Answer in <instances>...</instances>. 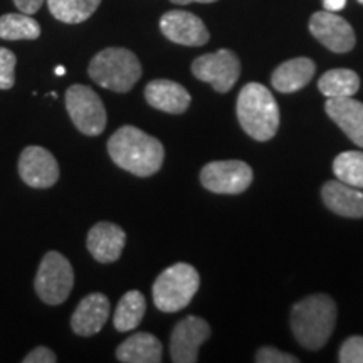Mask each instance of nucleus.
Returning a JSON list of instances; mask_svg holds the SVG:
<instances>
[{"label": "nucleus", "instance_id": "nucleus-1", "mask_svg": "<svg viewBox=\"0 0 363 363\" xmlns=\"http://www.w3.org/2000/svg\"><path fill=\"white\" fill-rule=\"evenodd\" d=\"M108 153L120 169L136 177H152L162 169L165 148L160 140L136 126H121L108 140Z\"/></svg>", "mask_w": 363, "mask_h": 363}, {"label": "nucleus", "instance_id": "nucleus-2", "mask_svg": "<svg viewBox=\"0 0 363 363\" xmlns=\"http://www.w3.org/2000/svg\"><path fill=\"white\" fill-rule=\"evenodd\" d=\"M337 305L328 294H311L291 310V330L296 342L310 352L323 348L337 326Z\"/></svg>", "mask_w": 363, "mask_h": 363}, {"label": "nucleus", "instance_id": "nucleus-3", "mask_svg": "<svg viewBox=\"0 0 363 363\" xmlns=\"http://www.w3.org/2000/svg\"><path fill=\"white\" fill-rule=\"evenodd\" d=\"M235 110L240 128L257 142H267L278 133L279 106L266 86L259 83L244 86L238 96Z\"/></svg>", "mask_w": 363, "mask_h": 363}, {"label": "nucleus", "instance_id": "nucleus-4", "mask_svg": "<svg viewBox=\"0 0 363 363\" xmlns=\"http://www.w3.org/2000/svg\"><path fill=\"white\" fill-rule=\"evenodd\" d=\"M88 72L101 88L128 93L142 78V65L128 49L108 48L91 59Z\"/></svg>", "mask_w": 363, "mask_h": 363}, {"label": "nucleus", "instance_id": "nucleus-5", "mask_svg": "<svg viewBox=\"0 0 363 363\" xmlns=\"http://www.w3.org/2000/svg\"><path fill=\"white\" fill-rule=\"evenodd\" d=\"M201 286V276L187 262H175L155 279L153 303L163 313H177L189 306Z\"/></svg>", "mask_w": 363, "mask_h": 363}, {"label": "nucleus", "instance_id": "nucleus-6", "mask_svg": "<svg viewBox=\"0 0 363 363\" xmlns=\"http://www.w3.org/2000/svg\"><path fill=\"white\" fill-rule=\"evenodd\" d=\"M74 286V271L71 262L57 251L45 252L40 261L34 288L40 301L45 305H62L72 291Z\"/></svg>", "mask_w": 363, "mask_h": 363}, {"label": "nucleus", "instance_id": "nucleus-7", "mask_svg": "<svg viewBox=\"0 0 363 363\" xmlns=\"http://www.w3.org/2000/svg\"><path fill=\"white\" fill-rule=\"evenodd\" d=\"M66 110L71 121L86 136H98L106 128V110L89 86L72 84L66 91Z\"/></svg>", "mask_w": 363, "mask_h": 363}, {"label": "nucleus", "instance_id": "nucleus-8", "mask_svg": "<svg viewBox=\"0 0 363 363\" xmlns=\"http://www.w3.org/2000/svg\"><path fill=\"white\" fill-rule=\"evenodd\" d=\"M252 169L246 162L222 160L211 162L201 172V182L208 192L220 195H238L251 187Z\"/></svg>", "mask_w": 363, "mask_h": 363}, {"label": "nucleus", "instance_id": "nucleus-9", "mask_svg": "<svg viewBox=\"0 0 363 363\" xmlns=\"http://www.w3.org/2000/svg\"><path fill=\"white\" fill-rule=\"evenodd\" d=\"M192 74L197 79L208 83L217 93L233 89L240 76V61L229 49L203 54L192 62Z\"/></svg>", "mask_w": 363, "mask_h": 363}, {"label": "nucleus", "instance_id": "nucleus-10", "mask_svg": "<svg viewBox=\"0 0 363 363\" xmlns=\"http://www.w3.org/2000/svg\"><path fill=\"white\" fill-rule=\"evenodd\" d=\"M211 337V325L201 316H187L175 325L170 337V355L175 363H195L199 348Z\"/></svg>", "mask_w": 363, "mask_h": 363}, {"label": "nucleus", "instance_id": "nucleus-11", "mask_svg": "<svg viewBox=\"0 0 363 363\" xmlns=\"http://www.w3.org/2000/svg\"><path fill=\"white\" fill-rule=\"evenodd\" d=\"M310 33L330 51L343 54L355 48L357 38L353 27L337 12H315L310 19Z\"/></svg>", "mask_w": 363, "mask_h": 363}, {"label": "nucleus", "instance_id": "nucleus-12", "mask_svg": "<svg viewBox=\"0 0 363 363\" xmlns=\"http://www.w3.org/2000/svg\"><path fill=\"white\" fill-rule=\"evenodd\" d=\"M19 175L29 187L49 189L59 179L57 160L43 147H27L19 157Z\"/></svg>", "mask_w": 363, "mask_h": 363}, {"label": "nucleus", "instance_id": "nucleus-13", "mask_svg": "<svg viewBox=\"0 0 363 363\" xmlns=\"http://www.w3.org/2000/svg\"><path fill=\"white\" fill-rule=\"evenodd\" d=\"M160 30L167 39L180 45H203L211 38L201 17L185 11H170L163 13L160 19Z\"/></svg>", "mask_w": 363, "mask_h": 363}, {"label": "nucleus", "instance_id": "nucleus-14", "mask_svg": "<svg viewBox=\"0 0 363 363\" xmlns=\"http://www.w3.org/2000/svg\"><path fill=\"white\" fill-rule=\"evenodd\" d=\"M126 244V234L113 222H98L89 229L86 246L91 256L98 262L108 264L120 259Z\"/></svg>", "mask_w": 363, "mask_h": 363}, {"label": "nucleus", "instance_id": "nucleus-15", "mask_svg": "<svg viewBox=\"0 0 363 363\" xmlns=\"http://www.w3.org/2000/svg\"><path fill=\"white\" fill-rule=\"evenodd\" d=\"M110 316V299L103 293H91L76 308L71 316V328L79 337H93L106 325Z\"/></svg>", "mask_w": 363, "mask_h": 363}, {"label": "nucleus", "instance_id": "nucleus-16", "mask_svg": "<svg viewBox=\"0 0 363 363\" xmlns=\"http://www.w3.org/2000/svg\"><path fill=\"white\" fill-rule=\"evenodd\" d=\"M145 99L152 108L170 115L185 113L192 101L189 91L170 79H155L148 83L145 88Z\"/></svg>", "mask_w": 363, "mask_h": 363}, {"label": "nucleus", "instance_id": "nucleus-17", "mask_svg": "<svg viewBox=\"0 0 363 363\" xmlns=\"http://www.w3.org/2000/svg\"><path fill=\"white\" fill-rule=\"evenodd\" d=\"M325 111L353 143L363 148V103L355 98H328Z\"/></svg>", "mask_w": 363, "mask_h": 363}, {"label": "nucleus", "instance_id": "nucleus-18", "mask_svg": "<svg viewBox=\"0 0 363 363\" xmlns=\"http://www.w3.org/2000/svg\"><path fill=\"white\" fill-rule=\"evenodd\" d=\"M321 199L331 212L347 219L363 217V192L340 180L326 182L321 189Z\"/></svg>", "mask_w": 363, "mask_h": 363}, {"label": "nucleus", "instance_id": "nucleus-19", "mask_svg": "<svg viewBox=\"0 0 363 363\" xmlns=\"http://www.w3.org/2000/svg\"><path fill=\"white\" fill-rule=\"evenodd\" d=\"M316 66L310 57H294L284 61L272 71L271 84L279 93H296L310 83Z\"/></svg>", "mask_w": 363, "mask_h": 363}, {"label": "nucleus", "instance_id": "nucleus-20", "mask_svg": "<svg viewBox=\"0 0 363 363\" xmlns=\"http://www.w3.org/2000/svg\"><path fill=\"white\" fill-rule=\"evenodd\" d=\"M162 357V342L145 331L131 335L116 348V358L123 363H160Z\"/></svg>", "mask_w": 363, "mask_h": 363}, {"label": "nucleus", "instance_id": "nucleus-21", "mask_svg": "<svg viewBox=\"0 0 363 363\" xmlns=\"http://www.w3.org/2000/svg\"><path fill=\"white\" fill-rule=\"evenodd\" d=\"M320 93L328 98H352L360 89V78L352 69H331L326 71L318 81Z\"/></svg>", "mask_w": 363, "mask_h": 363}, {"label": "nucleus", "instance_id": "nucleus-22", "mask_svg": "<svg viewBox=\"0 0 363 363\" xmlns=\"http://www.w3.org/2000/svg\"><path fill=\"white\" fill-rule=\"evenodd\" d=\"M145 311H147V299L140 291H128L121 296L118 303L115 316H113V325L118 331H130L138 328L142 323Z\"/></svg>", "mask_w": 363, "mask_h": 363}, {"label": "nucleus", "instance_id": "nucleus-23", "mask_svg": "<svg viewBox=\"0 0 363 363\" xmlns=\"http://www.w3.org/2000/svg\"><path fill=\"white\" fill-rule=\"evenodd\" d=\"M101 0H48L49 11L57 21L66 24H79L88 21Z\"/></svg>", "mask_w": 363, "mask_h": 363}, {"label": "nucleus", "instance_id": "nucleus-24", "mask_svg": "<svg viewBox=\"0 0 363 363\" xmlns=\"http://www.w3.org/2000/svg\"><path fill=\"white\" fill-rule=\"evenodd\" d=\"M39 35L40 26L27 13H6L0 17V39L34 40Z\"/></svg>", "mask_w": 363, "mask_h": 363}, {"label": "nucleus", "instance_id": "nucleus-25", "mask_svg": "<svg viewBox=\"0 0 363 363\" xmlns=\"http://www.w3.org/2000/svg\"><path fill=\"white\" fill-rule=\"evenodd\" d=\"M333 174L337 180L363 190V152H343L335 158Z\"/></svg>", "mask_w": 363, "mask_h": 363}, {"label": "nucleus", "instance_id": "nucleus-26", "mask_svg": "<svg viewBox=\"0 0 363 363\" xmlns=\"http://www.w3.org/2000/svg\"><path fill=\"white\" fill-rule=\"evenodd\" d=\"M17 57L12 51L0 48V89H11L16 83Z\"/></svg>", "mask_w": 363, "mask_h": 363}, {"label": "nucleus", "instance_id": "nucleus-27", "mask_svg": "<svg viewBox=\"0 0 363 363\" xmlns=\"http://www.w3.org/2000/svg\"><path fill=\"white\" fill-rule=\"evenodd\" d=\"M338 360L342 363H363V337H350L340 348Z\"/></svg>", "mask_w": 363, "mask_h": 363}, {"label": "nucleus", "instance_id": "nucleus-28", "mask_svg": "<svg viewBox=\"0 0 363 363\" xmlns=\"http://www.w3.org/2000/svg\"><path fill=\"white\" fill-rule=\"evenodd\" d=\"M257 363H298V357L284 353L274 347H261L256 353Z\"/></svg>", "mask_w": 363, "mask_h": 363}, {"label": "nucleus", "instance_id": "nucleus-29", "mask_svg": "<svg viewBox=\"0 0 363 363\" xmlns=\"http://www.w3.org/2000/svg\"><path fill=\"white\" fill-rule=\"evenodd\" d=\"M24 363H56L57 357L48 347H38L24 357Z\"/></svg>", "mask_w": 363, "mask_h": 363}, {"label": "nucleus", "instance_id": "nucleus-30", "mask_svg": "<svg viewBox=\"0 0 363 363\" xmlns=\"http://www.w3.org/2000/svg\"><path fill=\"white\" fill-rule=\"evenodd\" d=\"M13 4H16L17 9H19L22 13L33 16V13H35L40 7H43L44 0H13Z\"/></svg>", "mask_w": 363, "mask_h": 363}, {"label": "nucleus", "instance_id": "nucleus-31", "mask_svg": "<svg viewBox=\"0 0 363 363\" xmlns=\"http://www.w3.org/2000/svg\"><path fill=\"white\" fill-rule=\"evenodd\" d=\"M323 6L328 12H340L347 6V0H323Z\"/></svg>", "mask_w": 363, "mask_h": 363}, {"label": "nucleus", "instance_id": "nucleus-32", "mask_svg": "<svg viewBox=\"0 0 363 363\" xmlns=\"http://www.w3.org/2000/svg\"><path fill=\"white\" fill-rule=\"evenodd\" d=\"M174 4H180V6H185V4H192V2H199V4H212L217 2V0H172Z\"/></svg>", "mask_w": 363, "mask_h": 363}, {"label": "nucleus", "instance_id": "nucleus-33", "mask_svg": "<svg viewBox=\"0 0 363 363\" xmlns=\"http://www.w3.org/2000/svg\"><path fill=\"white\" fill-rule=\"evenodd\" d=\"M65 72H66L65 66H57V67H56V74H57V76H65Z\"/></svg>", "mask_w": 363, "mask_h": 363}, {"label": "nucleus", "instance_id": "nucleus-34", "mask_svg": "<svg viewBox=\"0 0 363 363\" xmlns=\"http://www.w3.org/2000/svg\"><path fill=\"white\" fill-rule=\"evenodd\" d=\"M358 2H360V4H362V6H363V0H358Z\"/></svg>", "mask_w": 363, "mask_h": 363}]
</instances>
